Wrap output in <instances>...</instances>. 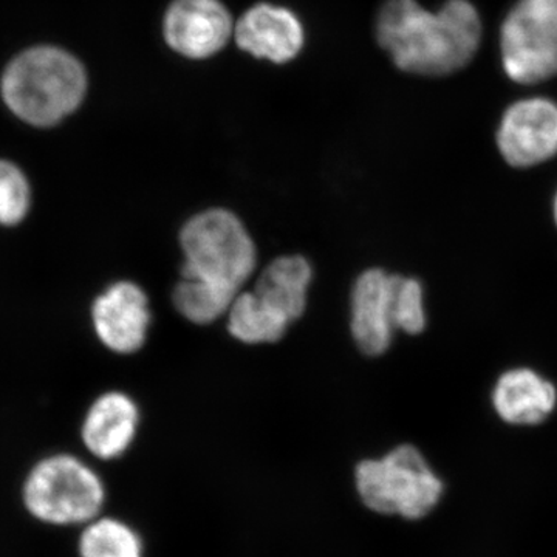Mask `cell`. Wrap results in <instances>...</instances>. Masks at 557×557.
<instances>
[{
	"mask_svg": "<svg viewBox=\"0 0 557 557\" xmlns=\"http://www.w3.org/2000/svg\"><path fill=\"white\" fill-rule=\"evenodd\" d=\"M236 38L252 57L282 64L292 61L302 49L304 30L292 11L259 3L242 16Z\"/></svg>",
	"mask_w": 557,
	"mask_h": 557,
	"instance_id": "12",
	"label": "cell"
},
{
	"mask_svg": "<svg viewBox=\"0 0 557 557\" xmlns=\"http://www.w3.org/2000/svg\"><path fill=\"white\" fill-rule=\"evenodd\" d=\"M553 215H555V222H556V225H557V194H556V197H555V203H553Z\"/></svg>",
	"mask_w": 557,
	"mask_h": 557,
	"instance_id": "20",
	"label": "cell"
},
{
	"mask_svg": "<svg viewBox=\"0 0 557 557\" xmlns=\"http://www.w3.org/2000/svg\"><path fill=\"white\" fill-rule=\"evenodd\" d=\"M233 32L228 10L220 0H175L164 16V38L172 50L205 60L223 49Z\"/></svg>",
	"mask_w": 557,
	"mask_h": 557,
	"instance_id": "9",
	"label": "cell"
},
{
	"mask_svg": "<svg viewBox=\"0 0 557 557\" xmlns=\"http://www.w3.org/2000/svg\"><path fill=\"white\" fill-rule=\"evenodd\" d=\"M502 157L512 168H531L557 153V104L545 98L515 102L497 131Z\"/></svg>",
	"mask_w": 557,
	"mask_h": 557,
	"instance_id": "7",
	"label": "cell"
},
{
	"mask_svg": "<svg viewBox=\"0 0 557 557\" xmlns=\"http://www.w3.org/2000/svg\"><path fill=\"white\" fill-rule=\"evenodd\" d=\"M83 65L67 51L40 47L11 62L2 81L3 100L21 120L53 126L70 115L86 95Z\"/></svg>",
	"mask_w": 557,
	"mask_h": 557,
	"instance_id": "2",
	"label": "cell"
},
{
	"mask_svg": "<svg viewBox=\"0 0 557 557\" xmlns=\"http://www.w3.org/2000/svg\"><path fill=\"white\" fill-rule=\"evenodd\" d=\"M497 416L509 424L533 426L547 420L557 405L552 381L531 369H515L497 380L493 392Z\"/></svg>",
	"mask_w": 557,
	"mask_h": 557,
	"instance_id": "13",
	"label": "cell"
},
{
	"mask_svg": "<svg viewBox=\"0 0 557 557\" xmlns=\"http://www.w3.org/2000/svg\"><path fill=\"white\" fill-rule=\"evenodd\" d=\"M78 557H146L137 528L124 519L101 515L79 528Z\"/></svg>",
	"mask_w": 557,
	"mask_h": 557,
	"instance_id": "15",
	"label": "cell"
},
{
	"mask_svg": "<svg viewBox=\"0 0 557 557\" xmlns=\"http://www.w3.org/2000/svg\"><path fill=\"white\" fill-rule=\"evenodd\" d=\"M397 274L381 269L359 274L351 289V336L362 354L379 357L394 338V289Z\"/></svg>",
	"mask_w": 557,
	"mask_h": 557,
	"instance_id": "10",
	"label": "cell"
},
{
	"mask_svg": "<svg viewBox=\"0 0 557 557\" xmlns=\"http://www.w3.org/2000/svg\"><path fill=\"white\" fill-rule=\"evenodd\" d=\"M138 424L134 399L123 392H109L90 406L81 426V440L95 458L116 460L134 445Z\"/></svg>",
	"mask_w": 557,
	"mask_h": 557,
	"instance_id": "11",
	"label": "cell"
},
{
	"mask_svg": "<svg viewBox=\"0 0 557 557\" xmlns=\"http://www.w3.org/2000/svg\"><path fill=\"white\" fill-rule=\"evenodd\" d=\"M236 296L200 278L182 276L172 300L183 318L193 324L207 325L228 313Z\"/></svg>",
	"mask_w": 557,
	"mask_h": 557,
	"instance_id": "17",
	"label": "cell"
},
{
	"mask_svg": "<svg viewBox=\"0 0 557 557\" xmlns=\"http://www.w3.org/2000/svg\"><path fill=\"white\" fill-rule=\"evenodd\" d=\"M395 330L420 335L426 327L424 292L420 281L413 277L398 276L394 289Z\"/></svg>",
	"mask_w": 557,
	"mask_h": 557,
	"instance_id": "19",
	"label": "cell"
},
{
	"mask_svg": "<svg viewBox=\"0 0 557 557\" xmlns=\"http://www.w3.org/2000/svg\"><path fill=\"white\" fill-rule=\"evenodd\" d=\"M185 255L182 276L196 277L239 295L258 267V249L247 226L230 209L193 215L180 231Z\"/></svg>",
	"mask_w": 557,
	"mask_h": 557,
	"instance_id": "4",
	"label": "cell"
},
{
	"mask_svg": "<svg viewBox=\"0 0 557 557\" xmlns=\"http://www.w3.org/2000/svg\"><path fill=\"white\" fill-rule=\"evenodd\" d=\"M226 317L230 335L244 344L276 343L289 325L287 319L267 306L255 292H240Z\"/></svg>",
	"mask_w": 557,
	"mask_h": 557,
	"instance_id": "16",
	"label": "cell"
},
{
	"mask_svg": "<svg viewBox=\"0 0 557 557\" xmlns=\"http://www.w3.org/2000/svg\"><path fill=\"white\" fill-rule=\"evenodd\" d=\"M30 203V185L24 172L16 164L0 160V225L21 223Z\"/></svg>",
	"mask_w": 557,
	"mask_h": 557,
	"instance_id": "18",
	"label": "cell"
},
{
	"mask_svg": "<svg viewBox=\"0 0 557 557\" xmlns=\"http://www.w3.org/2000/svg\"><path fill=\"white\" fill-rule=\"evenodd\" d=\"M313 270L302 256H281L263 269L252 292L289 324L307 309Z\"/></svg>",
	"mask_w": 557,
	"mask_h": 557,
	"instance_id": "14",
	"label": "cell"
},
{
	"mask_svg": "<svg viewBox=\"0 0 557 557\" xmlns=\"http://www.w3.org/2000/svg\"><path fill=\"white\" fill-rule=\"evenodd\" d=\"M354 479L358 498L369 511L406 520L426 518L445 491L426 458L412 445L359 461Z\"/></svg>",
	"mask_w": 557,
	"mask_h": 557,
	"instance_id": "5",
	"label": "cell"
},
{
	"mask_svg": "<svg viewBox=\"0 0 557 557\" xmlns=\"http://www.w3.org/2000/svg\"><path fill=\"white\" fill-rule=\"evenodd\" d=\"M376 38L405 72L450 75L478 53L482 22L468 0H449L437 13L416 0H387L376 20Z\"/></svg>",
	"mask_w": 557,
	"mask_h": 557,
	"instance_id": "1",
	"label": "cell"
},
{
	"mask_svg": "<svg viewBox=\"0 0 557 557\" xmlns=\"http://www.w3.org/2000/svg\"><path fill=\"white\" fill-rule=\"evenodd\" d=\"M502 65L519 84L557 75V0H519L500 30Z\"/></svg>",
	"mask_w": 557,
	"mask_h": 557,
	"instance_id": "6",
	"label": "cell"
},
{
	"mask_svg": "<svg viewBox=\"0 0 557 557\" xmlns=\"http://www.w3.org/2000/svg\"><path fill=\"white\" fill-rule=\"evenodd\" d=\"M91 321L98 338L109 350L120 355L135 354L148 338V296L134 282H116L95 299Z\"/></svg>",
	"mask_w": 557,
	"mask_h": 557,
	"instance_id": "8",
	"label": "cell"
},
{
	"mask_svg": "<svg viewBox=\"0 0 557 557\" xmlns=\"http://www.w3.org/2000/svg\"><path fill=\"white\" fill-rule=\"evenodd\" d=\"M22 507L42 525L81 528L104 515L108 487L83 458L53 454L40 458L25 475Z\"/></svg>",
	"mask_w": 557,
	"mask_h": 557,
	"instance_id": "3",
	"label": "cell"
}]
</instances>
